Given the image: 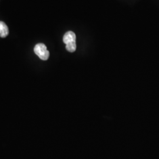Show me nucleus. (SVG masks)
Masks as SVG:
<instances>
[{
  "mask_svg": "<svg viewBox=\"0 0 159 159\" xmlns=\"http://www.w3.org/2000/svg\"><path fill=\"white\" fill-rule=\"evenodd\" d=\"M9 34V30L6 24L0 21V37L5 38Z\"/></svg>",
  "mask_w": 159,
  "mask_h": 159,
  "instance_id": "3",
  "label": "nucleus"
},
{
  "mask_svg": "<svg viewBox=\"0 0 159 159\" xmlns=\"http://www.w3.org/2000/svg\"><path fill=\"white\" fill-rule=\"evenodd\" d=\"M34 51L35 54L42 60H47L50 56V52L47 50L46 45L43 43L36 44L34 47Z\"/></svg>",
  "mask_w": 159,
  "mask_h": 159,
  "instance_id": "2",
  "label": "nucleus"
},
{
  "mask_svg": "<svg viewBox=\"0 0 159 159\" xmlns=\"http://www.w3.org/2000/svg\"><path fill=\"white\" fill-rule=\"evenodd\" d=\"M63 42L66 44V48L70 52H73L76 50V35L73 31L66 33L63 37Z\"/></svg>",
  "mask_w": 159,
  "mask_h": 159,
  "instance_id": "1",
  "label": "nucleus"
}]
</instances>
